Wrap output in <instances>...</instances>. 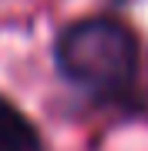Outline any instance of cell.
I'll return each mask as SVG.
<instances>
[{"label": "cell", "mask_w": 148, "mask_h": 151, "mask_svg": "<svg viewBox=\"0 0 148 151\" xmlns=\"http://www.w3.org/2000/svg\"><path fill=\"white\" fill-rule=\"evenodd\" d=\"M0 151H44L37 124L4 94H0Z\"/></svg>", "instance_id": "7a4b0ae2"}, {"label": "cell", "mask_w": 148, "mask_h": 151, "mask_svg": "<svg viewBox=\"0 0 148 151\" xmlns=\"http://www.w3.org/2000/svg\"><path fill=\"white\" fill-rule=\"evenodd\" d=\"M54 64L67 84L101 104H131L142 77L138 37L118 17H84L54 40Z\"/></svg>", "instance_id": "6da1fadb"}]
</instances>
